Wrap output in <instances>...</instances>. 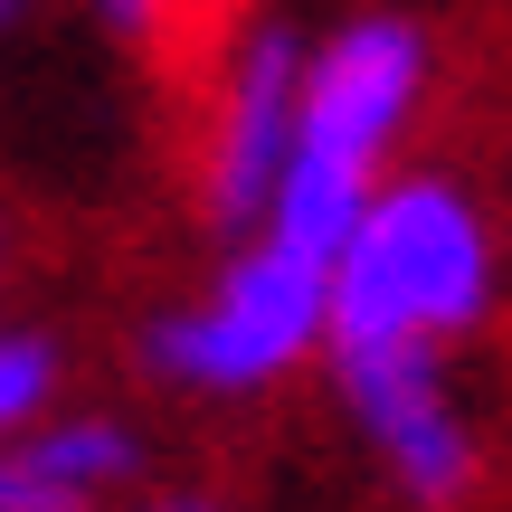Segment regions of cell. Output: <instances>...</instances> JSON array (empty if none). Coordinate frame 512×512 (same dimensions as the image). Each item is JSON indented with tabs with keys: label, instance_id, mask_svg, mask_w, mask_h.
<instances>
[{
	"label": "cell",
	"instance_id": "obj_4",
	"mask_svg": "<svg viewBox=\"0 0 512 512\" xmlns=\"http://www.w3.org/2000/svg\"><path fill=\"white\" fill-rule=\"evenodd\" d=\"M418 86H427V38L408 29V19H351V29L304 67V143L370 171L389 143H399Z\"/></svg>",
	"mask_w": 512,
	"mask_h": 512
},
{
	"label": "cell",
	"instance_id": "obj_1",
	"mask_svg": "<svg viewBox=\"0 0 512 512\" xmlns=\"http://www.w3.org/2000/svg\"><path fill=\"white\" fill-rule=\"evenodd\" d=\"M494 304V238L475 200L446 181H399L370 200L361 238L332 266V351L456 342Z\"/></svg>",
	"mask_w": 512,
	"mask_h": 512
},
{
	"label": "cell",
	"instance_id": "obj_6",
	"mask_svg": "<svg viewBox=\"0 0 512 512\" xmlns=\"http://www.w3.org/2000/svg\"><path fill=\"white\" fill-rule=\"evenodd\" d=\"M370 200H380V190H370V171H361V162L294 143L285 181H275V209H266V238H275V247H294V256H313V266H342V247L361 238Z\"/></svg>",
	"mask_w": 512,
	"mask_h": 512
},
{
	"label": "cell",
	"instance_id": "obj_2",
	"mask_svg": "<svg viewBox=\"0 0 512 512\" xmlns=\"http://www.w3.org/2000/svg\"><path fill=\"white\" fill-rule=\"evenodd\" d=\"M323 332H332V266H313V256L266 238L256 256L228 266L219 304L152 332V361L171 380H200V389H256L285 361H304Z\"/></svg>",
	"mask_w": 512,
	"mask_h": 512
},
{
	"label": "cell",
	"instance_id": "obj_9",
	"mask_svg": "<svg viewBox=\"0 0 512 512\" xmlns=\"http://www.w3.org/2000/svg\"><path fill=\"white\" fill-rule=\"evenodd\" d=\"M105 10H114V19H124V29H143V19H152V10H162V0H105Z\"/></svg>",
	"mask_w": 512,
	"mask_h": 512
},
{
	"label": "cell",
	"instance_id": "obj_7",
	"mask_svg": "<svg viewBox=\"0 0 512 512\" xmlns=\"http://www.w3.org/2000/svg\"><path fill=\"white\" fill-rule=\"evenodd\" d=\"M114 475H124V437H114L105 418L48 427V437H29V446H0V512H76Z\"/></svg>",
	"mask_w": 512,
	"mask_h": 512
},
{
	"label": "cell",
	"instance_id": "obj_5",
	"mask_svg": "<svg viewBox=\"0 0 512 512\" xmlns=\"http://www.w3.org/2000/svg\"><path fill=\"white\" fill-rule=\"evenodd\" d=\"M294 143H304V76H294V38L266 29V38H247L219 133H209V209L219 219H266Z\"/></svg>",
	"mask_w": 512,
	"mask_h": 512
},
{
	"label": "cell",
	"instance_id": "obj_10",
	"mask_svg": "<svg viewBox=\"0 0 512 512\" xmlns=\"http://www.w3.org/2000/svg\"><path fill=\"white\" fill-rule=\"evenodd\" d=\"M171 512H200V503H171Z\"/></svg>",
	"mask_w": 512,
	"mask_h": 512
},
{
	"label": "cell",
	"instance_id": "obj_3",
	"mask_svg": "<svg viewBox=\"0 0 512 512\" xmlns=\"http://www.w3.org/2000/svg\"><path fill=\"white\" fill-rule=\"evenodd\" d=\"M342 389L361 408L370 446L389 456V475L418 503H465L475 494V437H465L456 399H446V370L427 342H389V351H342Z\"/></svg>",
	"mask_w": 512,
	"mask_h": 512
},
{
	"label": "cell",
	"instance_id": "obj_11",
	"mask_svg": "<svg viewBox=\"0 0 512 512\" xmlns=\"http://www.w3.org/2000/svg\"><path fill=\"white\" fill-rule=\"evenodd\" d=\"M0 10H10V0H0Z\"/></svg>",
	"mask_w": 512,
	"mask_h": 512
},
{
	"label": "cell",
	"instance_id": "obj_8",
	"mask_svg": "<svg viewBox=\"0 0 512 512\" xmlns=\"http://www.w3.org/2000/svg\"><path fill=\"white\" fill-rule=\"evenodd\" d=\"M38 399H48V351L38 342H0V437H10Z\"/></svg>",
	"mask_w": 512,
	"mask_h": 512
}]
</instances>
